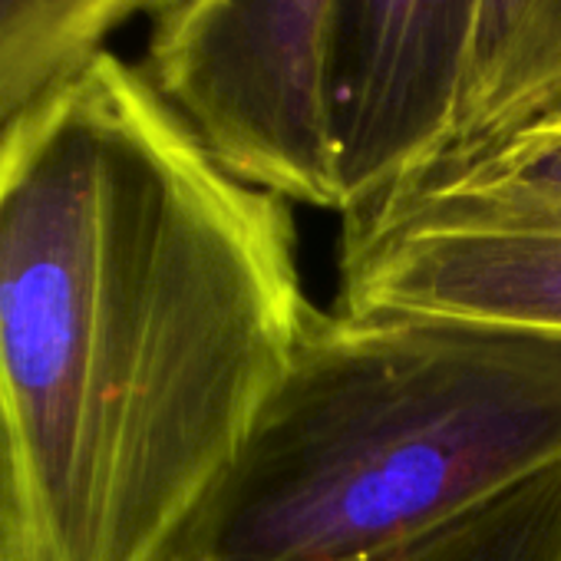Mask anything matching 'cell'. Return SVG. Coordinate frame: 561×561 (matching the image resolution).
I'll use <instances>...</instances> for the list:
<instances>
[{
    "label": "cell",
    "instance_id": "cell-1",
    "mask_svg": "<svg viewBox=\"0 0 561 561\" xmlns=\"http://www.w3.org/2000/svg\"><path fill=\"white\" fill-rule=\"evenodd\" d=\"M305 298L288 202L221 169L142 67L0 129V370L34 561H195Z\"/></svg>",
    "mask_w": 561,
    "mask_h": 561
},
{
    "label": "cell",
    "instance_id": "cell-2",
    "mask_svg": "<svg viewBox=\"0 0 561 561\" xmlns=\"http://www.w3.org/2000/svg\"><path fill=\"white\" fill-rule=\"evenodd\" d=\"M561 466V337L308 308L195 561H387Z\"/></svg>",
    "mask_w": 561,
    "mask_h": 561
},
{
    "label": "cell",
    "instance_id": "cell-3",
    "mask_svg": "<svg viewBox=\"0 0 561 561\" xmlns=\"http://www.w3.org/2000/svg\"><path fill=\"white\" fill-rule=\"evenodd\" d=\"M337 0H188L152 24L146 77L234 179L341 211L328 96Z\"/></svg>",
    "mask_w": 561,
    "mask_h": 561
},
{
    "label": "cell",
    "instance_id": "cell-4",
    "mask_svg": "<svg viewBox=\"0 0 561 561\" xmlns=\"http://www.w3.org/2000/svg\"><path fill=\"white\" fill-rule=\"evenodd\" d=\"M482 0H337L328 96L341 215L453 149Z\"/></svg>",
    "mask_w": 561,
    "mask_h": 561
},
{
    "label": "cell",
    "instance_id": "cell-5",
    "mask_svg": "<svg viewBox=\"0 0 561 561\" xmlns=\"http://www.w3.org/2000/svg\"><path fill=\"white\" fill-rule=\"evenodd\" d=\"M337 311L433 314L561 337V215L344 218Z\"/></svg>",
    "mask_w": 561,
    "mask_h": 561
},
{
    "label": "cell",
    "instance_id": "cell-6",
    "mask_svg": "<svg viewBox=\"0 0 561 561\" xmlns=\"http://www.w3.org/2000/svg\"><path fill=\"white\" fill-rule=\"evenodd\" d=\"M548 218L561 215V106L446 156L344 218Z\"/></svg>",
    "mask_w": 561,
    "mask_h": 561
},
{
    "label": "cell",
    "instance_id": "cell-7",
    "mask_svg": "<svg viewBox=\"0 0 561 561\" xmlns=\"http://www.w3.org/2000/svg\"><path fill=\"white\" fill-rule=\"evenodd\" d=\"M554 106H561V0H482L446 156L485 146Z\"/></svg>",
    "mask_w": 561,
    "mask_h": 561
},
{
    "label": "cell",
    "instance_id": "cell-8",
    "mask_svg": "<svg viewBox=\"0 0 561 561\" xmlns=\"http://www.w3.org/2000/svg\"><path fill=\"white\" fill-rule=\"evenodd\" d=\"M136 18L159 21L162 0H0V129L87 77Z\"/></svg>",
    "mask_w": 561,
    "mask_h": 561
},
{
    "label": "cell",
    "instance_id": "cell-9",
    "mask_svg": "<svg viewBox=\"0 0 561 561\" xmlns=\"http://www.w3.org/2000/svg\"><path fill=\"white\" fill-rule=\"evenodd\" d=\"M387 561H561V466Z\"/></svg>",
    "mask_w": 561,
    "mask_h": 561
},
{
    "label": "cell",
    "instance_id": "cell-10",
    "mask_svg": "<svg viewBox=\"0 0 561 561\" xmlns=\"http://www.w3.org/2000/svg\"><path fill=\"white\" fill-rule=\"evenodd\" d=\"M0 561H34L24 466L4 370H0Z\"/></svg>",
    "mask_w": 561,
    "mask_h": 561
},
{
    "label": "cell",
    "instance_id": "cell-11",
    "mask_svg": "<svg viewBox=\"0 0 561 561\" xmlns=\"http://www.w3.org/2000/svg\"><path fill=\"white\" fill-rule=\"evenodd\" d=\"M185 4H188V0H162V18L175 14V11H179V8H185ZM162 18H159V21H162ZM152 24H156V21H152Z\"/></svg>",
    "mask_w": 561,
    "mask_h": 561
}]
</instances>
